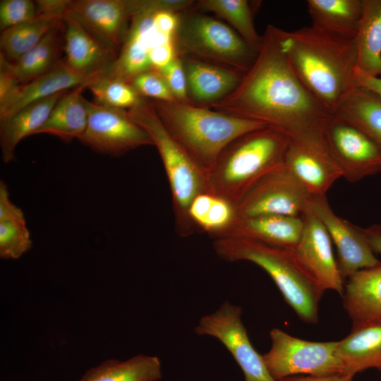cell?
Returning a JSON list of instances; mask_svg holds the SVG:
<instances>
[{
    "mask_svg": "<svg viewBox=\"0 0 381 381\" xmlns=\"http://www.w3.org/2000/svg\"><path fill=\"white\" fill-rule=\"evenodd\" d=\"M303 224L302 217L282 214L236 218L230 226L214 239L240 238L294 249L299 241Z\"/></svg>",
    "mask_w": 381,
    "mask_h": 381,
    "instance_id": "cell-19",
    "label": "cell"
},
{
    "mask_svg": "<svg viewBox=\"0 0 381 381\" xmlns=\"http://www.w3.org/2000/svg\"><path fill=\"white\" fill-rule=\"evenodd\" d=\"M164 78L176 101L190 103L185 69L180 56H176L165 67L157 69Z\"/></svg>",
    "mask_w": 381,
    "mask_h": 381,
    "instance_id": "cell-38",
    "label": "cell"
},
{
    "mask_svg": "<svg viewBox=\"0 0 381 381\" xmlns=\"http://www.w3.org/2000/svg\"><path fill=\"white\" fill-rule=\"evenodd\" d=\"M284 164L313 197L326 196L334 183L342 177L325 145L291 140Z\"/></svg>",
    "mask_w": 381,
    "mask_h": 381,
    "instance_id": "cell-17",
    "label": "cell"
},
{
    "mask_svg": "<svg viewBox=\"0 0 381 381\" xmlns=\"http://www.w3.org/2000/svg\"><path fill=\"white\" fill-rule=\"evenodd\" d=\"M64 19L44 16L20 23L1 32V54L14 63L33 48L52 29L61 25Z\"/></svg>",
    "mask_w": 381,
    "mask_h": 381,
    "instance_id": "cell-31",
    "label": "cell"
},
{
    "mask_svg": "<svg viewBox=\"0 0 381 381\" xmlns=\"http://www.w3.org/2000/svg\"><path fill=\"white\" fill-rule=\"evenodd\" d=\"M85 102L87 123L79 139L85 145L113 157L154 145L149 135L130 118L128 110L100 105L86 99Z\"/></svg>",
    "mask_w": 381,
    "mask_h": 381,
    "instance_id": "cell-13",
    "label": "cell"
},
{
    "mask_svg": "<svg viewBox=\"0 0 381 381\" xmlns=\"http://www.w3.org/2000/svg\"><path fill=\"white\" fill-rule=\"evenodd\" d=\"M153 21L159 32L174 37L179 25L178 13L169 11H157L154 14Z\"/></svg>",
    "mask_w": 381,
    "mask_h": 381,
    "instance_id": "cell-41",
    "label": "cell"
},
{
    "mask_svg": "<svg viewBox=\"0 0 381 381\" xmlns=\"http://www.w3.org/2000/svg\"><path fill=\"white\" fill-rule=\"evenodd\" d=\"M361 230L374 253L381 255V225L373 224Z\"/></svg>",
    "mask_w": 381,
    "mask_h": 381,
    "instance_id": "cell-44",
    "label": "cell"
},
{
    "mask_svg": "<svg viewBox=\"0 0 381 381\" xmlns=\"http://www.w3.org/2000/svg\"><path fill=\"white\" fill-rule=\"evenodd\" d=\"M309 210L322 222L336 247L339 273L345 282L355 272L380 262L361 228L337 216L326 196H312Z\"/></svg>",
    "mask_w": 381,
    "mask_h": 381,
    "instance_id": "cell-14",
    "label": "cell"
},
{
    "mask_svg": "<svg viewBox=\"0 0 381 381\" xmlns=\"http://www.w3.org/2000/svg\"><path fill=\"white\" fill-rule=\"evenodd\" d=\"M256 59L236 88L207 108L276 128L292 141L325 145L323 133L332 114L293 70L279 39L268 25Z\"/></svg>",
    "mask_w": 381,
    "mask_h": 381,
    "instance_id": "cell-1",
    "label": "cell"
},
{
    "mask_svg": "<svg viewBox=\"0 0 381 381\" xmlns=\"http://www.w3.org/2000/svg\"><path fill=\"white\" fill-rule=\"evenodd\" d=\"M174 0H134V13L125 40L114 61L99 75L129 82L152 69L150 54L157 46L174 39L159 32L153 17L157 11L176 10Z\"/></svg>",
    "mask_w": 381,
    "mask_h": 381,
    "instance_id": "cell-9",
    "label": "cell"
},
{
    "mask_svg": "<svg viewBox=\"0 0 381 381\" xmlns=\"http://www.w3.org/2000/svg\"><path fill=\"white\" fill-rule=\"evenodd\" d=\"M291 143L290 137L270 126L236 138L208 174L211 193L236 207L260 179L284 165Z\"/></svg>",
    "mask_w": 381,
    "mask_h": 381,
    "instance_id": "cell-4",
    "label": "cell"
},
{
    "mask_svg": "<svg viewBox=\"0 0 381 381\" xmlns=\"http://www.w3.org/2000/svg\"><path fill=\"white\" fill-rule=\"evenodd\" d=\"M241 315L240 306L226 301L213 313L201 317L194 332L197 335L218 339L241 368L245 381H276L270 375L262 355L250 341Z\"/></svg>",
    "mask_w": 381,
    "mask_h": 381,
    "instance_id": "cell-10",
    "label": "cell"
},
{
    "mask_svg": "<svg viewBox=\"0 0 381 381\" xmlns=\"http://www.w3.org/2000/svg\"><path fill=\"white\" fill-rule=\"evenodd\" d=\"M236 218L235 206L214 195L201 231L213 239L231 225Z\"/></svg>",
    "mask_w": 381,
    "mask_h": 381,
    "instance_id": "cell-36",
    "label": "cell"
},
{
    "mask_svg": "<svg viewBox=\"0 0 381 381\" xmlns=\"http://www.w3.org/2000/svg\"><path fill=\"white\" fill-rule=\"evenodd\" d=\"M185 69L191 104L209 107L231 93L244 74L188 56H180Z\"/></svg>",
    "mask_w": 381,
    "mask_h": 381,
    "instance_id": "cell-20",
    "label": "cell"
},
{
    "mask_svg": "<svg viewBox=\"0 0 381 381\" xmlns=\"http://www.w3.org/2000/svg\"><path fill=\"white\" fill-rule=\"evenodd\" d=\"M355 81L357 85L370 90L381 97V78L366 75L356 68Z\"/></svg>",
    "mask_w": 381,
    "mask_h": 381,
    "instance_id": "cell-43",
    "label": "cell"
},
{
    "mask_svg": "<svg viewBox=\"0 0 381 381\" xmlns=\"http://www.w3.org/2000/svg\"><path fill=\"white\" fill-rule=\"evenodd\" d=\"M35 1L37 16L64 19L68 11L71 0H37Z\"/></svg>",
    "mask_w": 381,
    "mask_h": 381,
    "instance_id": "cell-40",
    "label": "cell"
},
{
    "mask_svg": "<svg viewBox=\"0 0 381 381\" xmlns=\"http://www.w3.org/2000/svg\"><path fill=\"white\" fill-rule=\"evenodd\" d=\"M85 88V85H80L65 92L35 134L52 135L64 142L79 140L87 123L85 98L82 95Z\"/></svg>",
    "mask_w": 381,
    "mask_h": 381,
    "instance_id": "cell-25",
    "label": "cell"
},
{
    "mask_svg": "<svg viewBox=\"0 0 381 381\" xmlns=\"http://www.w3.org/2000/svg\"><path fill=\"white\" fill-rule=\"evenodd\" d=\"M143 98L176 101L164 78L156 68L144 71L128 82Z\"/></svg>",
    "mask_w": 381,
    "mask_h": 381,
    "instance_id": "cell-35",
    "label": "cell"
},
{
    "mask_svg": "<svg viewBox=\"0 0 381 381\" xmlns=\"http://www.w3.org/2000/svg\"><path fill=\"white\" fill-rule=\"evenodd\" d=\"M95 103L113 108L129 109L143 98L128 82L102 75L95 77L86 86Z\"/></svg>",
    "mask_w": 381,
    "mask_h": 381,
    "instance_id": "cell-33",
    "label": "cell"
},
{
    "mask_svg": "<svg viewBox=\"0 0 381 381\" xmlns=\"http://www.w3.org/2000/svg\"><path fill=\"white\" fill-rule=\"evenodd\" d=\"M178 15L174 35L177 56L200 59L243 74L250 68L258 52L231 28L201 13L194 6Z\"/></svg>",
    "mask_w": 381,
    "mask_h": 381,
    "instance_id": "cell-7",
    "label": "cell"
},
{
    "mask_svg": "<svg viewBox=\"0 0 381 381\" xmlns=\"http://www.w3.org/2000/svg\"><path fill=\"white\" fill-rule=\"evenodd\" d=\"M63 23L64 63L75 73L93 79L109 66L117 54L103 45L69 15H66Z\"/></svg>",
    "mask_w": 381,
    "mask_h": 381,
    "instance_id": "cell-18",
    "label": "cell"
},
{
    "mask_svg": "<svg viewBox=\"0 0 381 381\" xmlns=\"http://www.w3.org/2000/svg\"><path fill=\"white\" fill-rule=\"evenodd\" d=\"M312 196L285 164L260 179L236 206V218L265 214L302 217Z\"/></svg>",
    "mask_w": 381,
    "mask_h": 381,
    "instance_id": "cell-12",
    "label": "cell"
},
{
    "mask_svg": "<svg viewBox=\"0 0 381 381\" xmlns=\"http://www.w3.org/2000/svg\"><path fill=\"white\" fill-rule=\"evenodd\" d=\"M128 113L149 135L159 154L170 188L176 234L190 236L196 229L189 207L196 196L211 193L207 176L169 134L148 99L142 98Z\"/></svg>",
    "mask_w": 381,
    "mask_h": 381,
    "instance_id": "cell-6",
    "label": "cell"
},
{
    "mask_svg": "<svg viewBox=\"0 0 381 381\" xmlns=\"http://www.w3.org/2000/svg\"><path fill=\"white\" fill-rule=\"evenodd\" d=\"M334 114L356 125L381 148V97L377 94L356 85Z\"/></svg>",
    "mask_w": 381,
    "mask_h": 381,
    "instance_id": "cell-30",
    "label": "cell"
},
{
    "mask_svg": "<svg viewBox=\"0 0 381 381\" xmlns=\"http://www.w3.org/2000/svg\"><path fill=\"white\" fill-rule=\"evenodd\" d=\"M313 26L354 40L363 12V0H308Z\"/></svg>",
    "mask_w": 381,
    "mask_h": 381,
    "instance_id": "cell-26",
    "label": "cell"
},
{
    "mask_svg": "<svg viewBox=\"0 0 381 381\" xmlns=\"http://www.w3.org/2000/svg\"><path fill=\"white\" fill-rule=\"evenodd\" d=\"M214 196V195L211 193H201L196 196L190 203L188 210L189 217L196 229L201 231Z\"/></svg>",
    "mask_w": 381,
    "mask_h": 381,
    "instance_id": "cell-39",
    "label": "cell"
},
{
    "mask_svg": "<svg viewBox=\"0 0 381 381\" xmlns=\"http://www.w3.org/2000/svg\"><path fill=\"white\" fill-rule=\"evenodd\" d=\"M37 16L35 1L31 0H1V32L28 21Z\"/></svg>",
    "mask_w": 381,
    "mask_h": 381,
    "instance_id": "cell-37",
    "label": "cell"
},
{
    "mask_svg": "<svg viewBox=\"0 0 381 381\" xmlns=\"http://www.w3.org/2000/svg\"><path fill=\"white\" fill-rule=\"evenodd\" d=\"M212 246L217 256L225 261L246 260L260 267L301 320L318 322V305L325 290L301 262L294 248L240 238H216Z\"/></svg>",
    "mask_w": 381,
    "mask_h": 381,
    "instance_id": "cell-5",
    "label": "cell"
},
{
    "mask_svg": "<svg viewBox=\"0 0 381 381\" xmlns=\"http://www.w3.org/2000/svg\"><path fill=\"white\" fill-rule=\"evenodd\" d=\"M378 370H380V372L381 373V368H379Z\"/></svg>",
    "mask_w": 381,
    "mask_h": 381,
    "instance_id": "cell-45",
    "label": "cell"
},
{
    "mask_svg": "<svg viewBox=\"0 0 381 381\" xmlns=\"http://www.w3.org/2000/svg\"><path fill=\"white\" fill-rule=\"evenodd\" d=\"M323 138L327 152L347 181L356 182L381 171V148L347 119L332 114Z\"/></svg>",
    "mask_w": 381,
    "mask_h": 381,
    "instance_id": "cell-11",
    "label": "cell"
},
{
    "mask_svg": "<svg viewBox=\"0 0 381 381\" xmlns=\"http://www.w3.org/2000/svg\"><path fill=\"white\" fill-rule=\"evenodd\" d=\"M194 8L200 12H212L231 24L236 32L255 52H258L262 36L255 28L253 14L246 0H200Z\"/></svg>",
    "mask_w": 381,
    "mask_h": 381,
    "instance_id": "cell-32",
    "label": "cell"
},
{
    "mask_svg": "<svg viewBox=\"0 0 381 381\" xmlns=\"http://www.w3.org/2000/svg\"><path fill=\"white\" fill-rule=\"evenodd\" d=\"M342 298L353 324L381 320V262L350 276Z\"/></svg>",
    "mask_w": 381,
    "mask_h": 381,
    "instance_id": "cell-23",
    "label": "cell"
},
{
    "mask_svg": "<svg viewBox=\"0 0 381 381\" xmlns=\"http://www.w3.org/2000/svg\"><path fill=\"white\" fill-rule=\"evenodd\" d=\"M148 101L169 134L207 178L231 142L268 126L190 103Z\"/></svg>",
    "mask_w": 381,
    "mask_h": 381,
    "instance_id": "cell-3",
    "label": "cell"
},
{
    "mask_svg": "<svg viewBox=\"0 0 381 381\" xmlns=\"http://www.w3.org/2000/svg\"><path fill=\"white\" fill-rule=\"evenodd\" d=\"M64 49V23L49 30L44 37L18 61H8V66L19 85L47 73L61 60Z\"/></svg>",
    "mask_w": 381,
    "mask_h": 381,
    "instance_id": "cell-28",
    "label": "cell"
},
{
    "mask_svg": "<svg viewBox=\"0 0 381 381\" xmlns=\"http://www.w3.org/2000/svg\"><path fill=\"white\" fill-rule=\"evenodd\" d=\"M62 92L32 102L21 108L8 118L0 121L1 159L9 163L15 157L18 144L25 138L35 134L45 123Z\"/></svg>",
    "mask_w": 381,
    "mask_h": 381,
    "instance_id": "cell-24",
    "label": "cell"
},
{
    "mask_svg": "<svg viewBox=\"0 0 381 381\" xmlns=\"http://www.w3.org/2000/svg\"><path fill=\"white\" fill-rule=\"evenodd\" d=\"M337 350L344 373L381 368V320L353 324L349 335L338 341Z\"/></svg>",
    "mask_w": 381,
    "mask_h": 381,
    "instance_id": "cell-22",
    "label": "cell"
},
{
    "mask_svg": "<svg viewBox=\"0 0 381 381\" xmlns=\"http://www.w3.org/2000/svg\"><path fill=\"white\" fill-rule=\"evenodd\" d=\"M280 43L304 86L332 114L356 85L354 40L313 25L294 31L279 28Z\"/></svg>",
    "mask_w": 381,
    "mask_h": 381,
    "instance_id": "cell-2",
    "label": "cell"
},
{
    "mask_svg": "<svg viewBox=\"0 0 381 381\" xmlns=\"http://www.w3.org/2000/svg\"><path fill=\"white\" fill-rule=\"evenodd\" d=\"M91 80L75 73L64 61H61L47 73L30 82L18 85L0 104V121L8 118L32 102L80 85L86 87Z\"/></svg>",
    "mask_w": 381,
    "mask_h": 381,
    "instance_id": "cell-21",
    "label": "cell"
},
{
    "mask_svg": "<svg viewBox=\"0 0 381 381\" xmlns=\"http://www.w3.org/2000/svg\"><path fill=\"white\" fill-rule=\"evenodd\" d=\"M354 375L352 373H341L325 376H291L280 381H352Z\"/></svg>",
    "mask_w": 381,
    "mask_h": 381,
    "instance_id": "cell-42",
    "label": "cell"
},
{
    "mask_svg": "<svg viewBox=\"0 0 381 381\" xmlns=\"http://www.w3.org/2000/svg\"><path fill=\"white\" fill-rule=\"evenodd\" d=\"M32 246L25 218L0 220V257L4 260L20 258Z\"/></svg>",
    "mask_w": 381,
    "mask_h": 381,
    "instance_id": "cell-34",
    "label": "cell"
},
{
    "mask_svg": "<svg viewBox=\"0 0 381 381\" xmlns=\"http://www.w3.org/2000/svg\"><path fill=\"white\" fill-rule=\"evenodd\" d=\"M270 335L271 348L262 357L276 381L296 375L325 376L344 373L338 341H307L279 328H273Z\"/></svg>",
    "mask_w": 381,
    "mask_h": 381,
    "instance_id": "cell-8",
    "label": "cell"
},
{
    "mask_svg": "<svg viewBox=\"0 0 381 381\" xmlns=\"http://www.w3.org/2000/svg\"><path fill=\"white\" fill-rule=\"evenodd\" d=\"M357 68L381 78V0H363V12L354 38Z\"/></svg>",
    "mask_w": 381,
    "mask_h": 381,
    "instance_id": "cell-27",
    "label": "cell"
},
{
    "mask_svg": "<svg viewBox=\"0 0 381 381\" xmlns=\"http://www.w3.org/2000/svg\"><path fill=\"white\" fill-rule=\"evenodd\" d=\"M302 217L304 224L294 248L296 254L325 290H334L342 297L345 282L339 273L328 231L309 208Z\"/></svg>",
    "mask_w": 381,
    "mask_h": 381,
    "instance_id": "cell-16",
    "label": "cell"
},
{
    "mask_svg": "<svg viewBox=\"0 0 381 381\" xmlns=\"http://www.w3.org/2000/svg\"><path fill=\"white\" fill-rule=\"evenodd\" d=\"M162 378L159 358L138 354L124 361H104L88 369L78 381H159Z\"/></svg>",
    "mask_w": 381,
    "mask_h": 381,
    "instance_id": "cell-29",
    "label": "cell"
},
{
    "mask_svg": "<svg viewBox=\"0 0 381 381\" xmlns=\"http://www.w3.org/2000/svg\"><path fill=\"white\" fill-rule=\"evenodd\" d=\"M133 13V0H71L66 15L118 54Z\"/></svg>",
    "mask_w": 381,
    "mask_h": 381,
    "instance_id": "cell-15",
    "label": "cell"
}]
</instances>
